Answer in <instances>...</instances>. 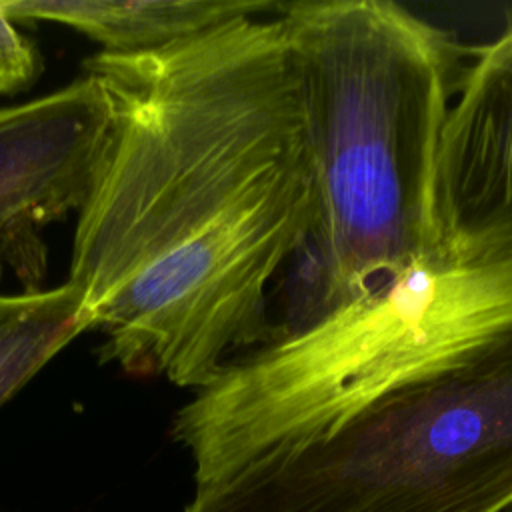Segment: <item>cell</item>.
Returning <instances> with one entry per match:
<instances>
[{"label":"cell","mask_w":512,"mask_h":512,"mask_svg":"<svg viewBox=\"0 0 512 512\" xmlns=\"http://www.w3.org/2000/svg\"><path fill=\"white\" fill-rule=\"evenodd\" d=\"M88 328L92 316L70 282L0 294V406Z\"/></svg>","instance_id":"cell-8"},{"label":"cell","mask_w":512,"mask_h":512,"mask_svg":"<svg viewBox=\"0 0 512 512\" xmlns=\"http://www.w3.org/2000/svg\"><path fill=\"white\" fill-rule=\"evenodd\" d=\"M312 172V222L292 266L294 330L442 246L436 170L456 50L390 0L280 2Z\"/></svg>","instance_id":"cell-2"},{"label":"cell","mask_w":512,"mask_h":512,"mask_svg":"<svg viewBox=\"0 0 512 512\" xmlns=\"http://www.w3.org/2000/svg\"><path fill=\"white\" fill-rule=\"evenodd\" d=\"M276 6L158 52L86 60L114 120L68 282L106 334L102 360L126 372L198 390L272 336L270 290L312 222Z\"/></svg>","instance_id":"cell-1"},{"label":"cell","mask_w":512,"mask_h":512,"mask_svg":"<svg viewBox=\"0 0 512 512\" xmlns=\"http://www.w3.org/2000/svg\"><path fill=\"white\" fill-rule=\"evenodd\" d=\"M512 502V326L182 512H500Z\"/></svg>","instance_id":"cell-4"},{"label":"cell","mask_w":512,"mask_h":512,"mask_svg":"<svg viewBox=\"0 0 512 512\" xmlns=\"http://www.w3.org/2000/svg\"><path fill=\"white\" fill-rule=\"evenodd\" d=\"M512 326V238L442 242L326 314L232 358L176 412L208 484L288 454Z\"/></svg>","instance_id":"cell-3"},{"label":"cell","mask_w":512,"mask_h":512,"mask_svg":"<svg viewBox=\"0 0 512 512\" xmlns=\"http://www.w3.org/2000/svg\"><path fill=\"white\" fill-rule=\"evenodd\" d=\"M112 102L94 76L0 108V240L38 278L34 228L82 212L112 138Z\"/></svg>","instance_id":"cell-5"},{"label":"cell","mask_w":512,"mask_h":512,"mask_svg":"<svg viewBox=\"0 0 512 512\" xmlns=\"http://www.w3.org/2000/svg\"><path fill=\"white\" fill-rule=\"evenodd\" d=\"M274 8L246 0H0L10 20H50L98 42L100 52L138 56L190 40L240 16Z\"/></svg>","instance_id":"cell-7"},{"label":"cell","mask_w":512,"mask_h":512,"mask_svg":"<svg viewBox=\"0 0 512 512\" xmlns=\"http://www.w3.org/2000/svg\"><path fill=\"white\" fill-rule=\"evenodd\" d=\"M442 242L512 238V8L456 86L436 170Z\"/></svg>","instance_id":"cell-6"},{"label":"cell","mask_w":512,"mask_h":512,"mask_svg":"<svg viewBox=\"0 0 512 512\" xmlns=\"http://www.w3.org/2000/svg\"><path fill=\"white\" fill-rule=\"evenodd\" d=\"M2 256H6V250H4V244H2V240H0V258Z\"/></svg>","instance_id":"cell-10"},{"label":"cell","mask_w":512,"mask_h":512,"mask_svg":"<svg viewBox=\"0 0 512 512\" xmlns=\"http://www.w3.org/2000/svg\"><path fill=\"white\" fill-rule=\"evenodd\" d=\"M500 512H512V502H510V504H508V506H506V508H502V510H500Z\"/></svg>","instance_id":"cell-11"},{"label":"cell","mask_w":512,"mask_h":512,"mask_svg":"<svg viewBox=\"0 0 512 512\" xmlns=\"http://www.w3.org/2000/svg\"><path fill=\"white\" fill-rule=\"evenodd\" d=\"M40 62L32 44L0 10V94L26 88L38 74Z\"/></svg>","instance_id":"cell-9"}]
</instances>
